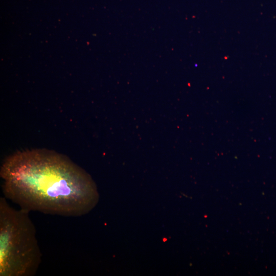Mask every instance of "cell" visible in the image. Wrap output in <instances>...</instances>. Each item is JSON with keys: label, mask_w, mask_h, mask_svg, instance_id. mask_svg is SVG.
<instances>
[{"label": "cell", "mask_w": 276, "mask_h": 276, "mask_svg": "<svg viewBox=\"0 0 276 276\" xmlns=\"http://www.w3.org/2000/svg\"><path fill=\"white\" fill-rule=\"evenodd\" d=\"M4 197L30 211L80 217L97 204L91 176L66 156L44 149L18 151L1 168Z\"/></svg>", "instance_id": "6da1fadb"}, {"label": "cell", "mask_w": 276, "mask_h": 276, "mask_svg": "<svg viewBox=\"0 0 276 276\" xmlns=\"http://www.w3.org/2000/svg\"><path fill=\"white\" fill-rule=\"evenodd\" d=\"M29 211L0 198V276H33L42 254Z\"/></svg>", "instance_id": "7a4b0ae2"}]
</instances>
